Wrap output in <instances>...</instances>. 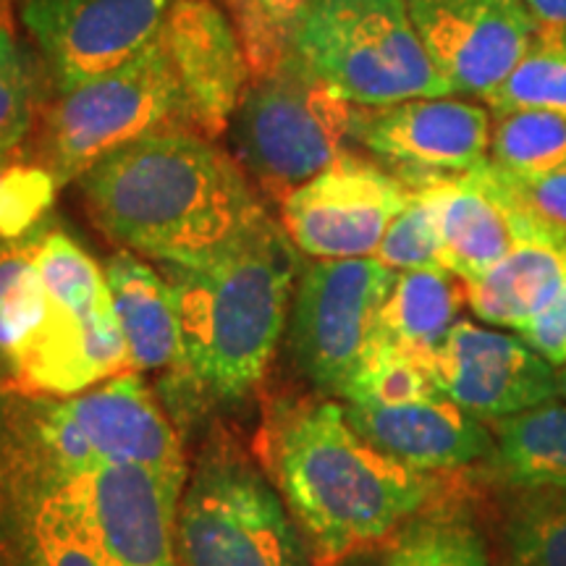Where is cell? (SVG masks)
Listing matches in <instances>:
<instances>
[{
	"instance_id": "obj_1",
	"label": "cell",
	"mask_w": 566,
	"mask_h": 566,
	"mask_svg": "<svg viewBox=\"0 0 566 566\" xmlns=\"http://www.w3.org/2000/svg\"><path fill=\"white\" fill-rule=\"evenodd\" d=\"M300 254L283 223L265 216L202 263L160 265L184 344L179 373L160 384V396L179 422L237 412L260 391L286 334Z\"/></svg>"
},
{
	"instance_id": "obj_2",
	"label": "cell",
	"mask_w": 566,
	"mask_h": 566,
	"mask_svg": "<svg viewBox=\"0 0 566 566\" xmlns=\"http://www.w3.org/2000/svg\"><path fill=\"white\" fill-rule=\"evenodd\" d=\"M260 462L307 535L317 566L380 548L396 530L454 491V475L396 462L354 430L344 401L281 396L260 428Z\"/></svg>"
},
{
	"instance_id": "obj_3",
	"label": "cell",
	"mask_w": 566,
	"mask_h": 566,
	"mask_svg": "<svg viewBox=\"0 0 566 566\" xmlns=\"http://www.w3.org/2000/svg\"><path fill=\"white\" fill-rule=\"evenodd\" d=\"M92 221L113 244L158 265H192L271 212L239 163L195 132L153 134L82 176Z\"/></svg>"
},
{
	"instance_id": "obj_4",
	"label": "cell",
	"mask_w": 566,
	"mask_h": 566,
	"mask_svg": "<svg viewBox=\"0 0 566 566\" xmlns=\"http://www.w3.org/2000/svg\"><path fill=\"white\" fill-rule=\"evenodd\" d=\"M176 551L181 566H317L263 462L223 422L189 462Z\"/></svg>"
},
{
	"instance_id": "obj_5",
	"label": "cell",
	"mask_w": 566,
	"mask_h": 566,
	"mask_svg": "<svg viewBox=\"0 0 566 566\" xmlns=\"http://www.w3.org/2000/svg\"><path fill=\"white\" fill-rule=\"evenodd\" d=\"M292 55L357 108L451 95L417 38L407 0H313L296 24Z\"/></svg>"
},
{
	"instance_id": "obj_6",
	"label": "cell",
	"mask_w": 566,
	"mask_h": 566,
	"mask_svg": "<svg viewBox=\"0 0 566 566\" xmlns=\"http://www.w3.org/2000/svg\"><path fill=\"white\" fill-rule=\"evenodd\" d=\"M168 132H195V122L171 55L158 38L108 74L59 92L42 122V166L63 187L111 153Z\"/></svg>"
},
{
	"instance_id": "obj_7",
	"label": "cell",
	"mask_w": 566,
	"mask_h": 566,
	"mask_svg": "<svg viewBox=\"0 0 566 566\" xmlns=\"http://www.w3.org/2000/svg\"><path fill=\"white\" fill-rule=\"evenodd\" d=\"M354 113L357 105L289 55L279 71L247 84L229 126L233 160L283 202L344 153Z\"/></svg>"
},
{
	"instance_id": "obj_8",
	"label": "cell",
	"mask_w": 566,
	"mask_h": 566,
	"mask_svg": "<svg viewBox=\"0 0 566 566\" xmlns=\"http://www.w3.org/2000/svg\"><path fill=\"white\" fill-rule=\"evenodd\" d=\"M396 273L375 258L302 265L286 323L289 357L315 394L342 399L365 365Z\"/></svg>"
},
{
	"instance_id": "obj_9",
	"label": "cell",
	"mask_w": 566,
	"mask_h": 566,
	"mask_svg": "<svg viewBox=\"0 0 566 566\" xmlns=\"http://www.w3.org/2000/svg\"><path fill=\"white\" fill-rule=\"evenodd\" d=\"M38 467L101 566H181L176 516L187 483L134 464H97L74 475Z\"/></svg>"
},
{
	"instance_id": "obj_10",
	"label": "cell",
	"mask_w": 566,
	"mask_h": 566,
	"mask_svg": "<svg viewBox=\"0 0 566 566\" xmlns=\"http://www.w3.org/2000/svg\"><path fill=\"white\" fill-rule=\"evenodd\" d=\"M412 187L375 163L342 153L281 202L283 229L304 258H375Z\"/></svg>"
},
{
	"instance_id": "obj_11",
	"label": "cell",
	"mask_w": 566,
	"mask_h": 566,
	"mask_svg": "<svg viewBox=\"0 0 566 566\" xmlns=\"http://www.w3.org/2000/svg\"><path fill=\"white\" fill-rule=\"evenodd\" d=\"M176 0H21L55 90L118 69L160 38Z\"/></svg>"
},
{
	"instance_id": "obj_12",
	"label": "cell",
	"mask_w": 566,
	"mask_h": 566,
	"mask_svg": "<svg viewBox=\"0 0 566 566\" xmlns=\"http://www.w3.org/2000/svg\"><path fill=\"white\" fill-rule=\"evenodd\" d=\"M417 38L451 95L483 97L537 38L525 0H407Z\"/></svg>"
},
{
	"instance_id": "obj_13",
	"label": "cell",
	"mask_w": 566,
	"mask_h": 566,
	"mask_svg": "<svg viewBox=\"0 0 566 566\" xmlns=\"http://www.w3.org/2000/svg\"><path fill=\"white\" fill-rule=\"evenodd\" d=\"M438 394L493 422L562 399L558 370L516 334L459 321L433 354Z\"/></svg>"
},
{
	"instance_id": "obj_14",
	"label": "cell",
	"mask_w": 566,
	"mask_h": 566,
	"mask_svg": "<svg viewBox=\"0 0 566 566\" xmlns=\"http://www.w3.org/2000/svg\"><path fill=\"white\" fill-rule=\"evenodd\" d=\"M491 113L464 97H415L357 108L352 137L399 168L407 184L467 174L491 158Z\"/></svg>"
},
{
	"instance_id": "obj_15",
	"label": "cell",
	"mask_w": 566,
	"mask_h": 566,
	"mask_svg": "<svg viewBox=\"0 0 566 566\" xmlns=\"http://www.w3.org/2000/svg\"><path fill=\"white\" fill-rule=\"evenodd\" d=\"M97 464H134L187 483L189 462L171 415L142 373H124L61 399Z\"/></svg>"
},
{
	"instance_id": "obj_16",
	"label": "cell",
	"mask_w": 566,
	"mask_h": 566,
	"mask_svg": "<svg viewBox=\"0 0 566 566\" xmlns=\"http://www.w3.org/2000/svg\"><path fill=\"white\" fill-rule=\"evenodd\" d=\"M160 40L187 92L195 132L221 137L252 80L229 13L216 0H176Z\"/></svg>"
},
{
	"instance_id": "obj_17",
	"label": "cell",
	"mask_w": 566,
	"mask_h": 566,
	"mask_svg": "<svg viewBox=\"0 0 566 566\" xmlns=\"http://www.w3.org/2000/svg\"><path fill=\"white\" fill-rule=\"evenodd\" d=\"M365 441L396 462L428 475H464L493 457L488 422L433 394L409 405H344Z\"/></svg>"
},
{
	"instance_id": "obj_18",
	"label": "cell",
	"mask_w": 566,
	"mask_h": 566,
	"mask_svg": "<svg viewBox=\"0 0 566 566\" xmlns=\"http://www.w3.org/2000/svg\"><path fill=\"white\" fill-rule=\"evenodd\" d=\"M409 187L424 189L441 229L443 268L464 283L480 279L512 247L543 226L530 221L495 179L491 163L467 174L430 176Z\"/></svg>"
},
{
	"instance_id": "obj_19",
	"label": "cell",
	"mask_w": 566,
	"mask_h": 566,
	"mask_svg": "<svg viewBox=\"0 0 566 566\" xmlns=\"http://www.w3.org/2000/svg\"><path fill=\"white\" fill-rule=\"evenodd\" d=\"M0 546L13 566H101L40 467L11 443L0 451Z\"/></svg>"
},
{
	"instance_id": "obj_20",
	"label": "cell",
	"mask_w": 566,
	"mask_h": 566,
	"mask_svg": "<svg viewBox=\"0 0 566 566\" xmlns=\"http://www.w3.org/2000/svg\"><path fill=\"white\" fill-rule=\"evenodd\" d=\"M103 271L132 367L137 373H158L166 384L179 373L184 357L181 323L171 283L126 250L105 260Z\"/></svg>"
},
{
	"instance_id": "obj_21",
	"label": "cell",
	"mask_w": 566,
	"mask_h": 566,
	"mask_svg": "<svg viewBox=\"0 0 566 566\" xmlns=\"http://www.w3.org/2000/svg\"><path fill=\"white\" fill-rule=\"evenodd\" d=\"M566 279V237L537 229L480 279L464 283L467 307L480 323L516 331L541 313Z\"/></svg>"
},
{
	"instance_id": "obj_22",
	"label": "cell",
	"mask_w": 566,
	"mask_h": 566,
	"mask_svg": "<svg viewBox=\"0 0 566 566\" xmlns=\"http://www.w3.org/2000/svg\"><path fill=\"white\" fill-rule=\"evenodd\" d=\"M493 430V457L475 475L493 491L566 485V401L488 422Z\"/></svg>"
},
{
	"instance_id": "obj_23",
	"label": "cell",
	"mask_w": 566,
	"mask_h": 566,
	"mask_svg": "<svg viewBox=\"0 0 566 566\" xmlns=\"http://www.w3.org/2000/svg\"><path fill=\"white\" fill-rule=\"evenodd\" d=\"M464 307V281L454 273L443 268L396 273L391 294L378 315L375 344L433 359L449 331L462 321Z\"/></svg>"
},
{
	"instance_id": "obj_24",
	"label": "cell",
	"mask_w": 566,
	"mask_h": 566,
	"mask_svg": "<svg viewBox=\"0 0 566 566\" xmlns=\"http://www.w3.org/2000/svg\"><path fill=\"white\" fill-rule=\"evenodd\" d=\"M472 472L441 501L407 520L380 546L386 566H493L472 495L464 493Z\"/></svg>"
},
{
	"instance_id": "obj_25",
	"label": "cell",
	"mask_w": 566,
	"mask_h": 566,
	"mask_svg": "<svg viewBox=\"0 0 566 566\" xmlns=\"http://www.w3.org/2000/svg\"><path fill=\"white\" fill-rule=\"evenodd\" d=\"M51 294L30 244H0V394H17L24 367L45 336Z\"/></svg>"
},
{
	"instance_id": "obj_26",
	"label": "cell",
	"mask_w": 566,
	"mask_h": 566,
	"mask_svg": "<svg viewBox=\"0 0 566 566\" xmlns=\"http://www.w3.org/2000/svg\"><path fill=\"white\" fill-rule=\"evenodd\" d=\"M499 564L566 566V485L495 491Z\"/></svg>"
},
{
	"instance_id": "obj_27",
	"label": "cell",
	"mask_w": 566,
	"mask_h": 566,
	"mask_svg": "<svg viewBox=\"0 0 566 566\" xmlns=\"http://www.w3.org/2000/svg\"><path fill=\"white\" fill-rule=\"evenodd\" d=\"M27 244L48 294L55 302L82 317H97L113 310L105 271L66 231L51 229L45 223L27 239Z\"/></svg>"
},
{
	"instance_id": "obj_28",
	"label": "cell",
	"mask_w": 566,
	"mask_h": 566,
	"mask_svg": "<svg viewBox=\"0 0 566 566\" xmlns=\"http://www.w3.org/2000/svg\"><path fill=\"white\" fill-rule=\"evenodd\" d=\"M493 116L546 111L566 116V32L543 30L499 87L483 97Z\"/></svg>"
},
{
	"instance_id": "obj_29",
	"label": "cell",
	"mask_w": 566,
	"mask_h": 566,
	"mask_svg": "<svg viewBox=\"0 0 566 566\" xmlns=\"http://www.w3.org/2000/svg\"><path fill=\"white\" fill-rule=\"evenodd\" d=\"M488 160L506 174H546L566 168V116L546 111L495 116Z\"/></svg>"
},
{
	"instance_id": "obj_30",
	"label": "cell",
	"mask_w": 566,
	"mask_h": 566,
	"mask_svg": "<svg viewBox=\"0 0 566 566\" xmlns=\"http://www.w3.org/2000/svg\"><path fill=\"white\" fill-rule=\"evenodd\" d=\"M237 27L252 80L268 76L292 55L294 32L313 0H221Z\"/></svg>"
},
{
	"instance_id": "obj_31",
	"label": "cell",
	"mask_w": 566,
	"mask_h": 566,
	"mask_svg": "<svg viewBox=\"0 0 566 566\" xmlns=\"http://www.w3.org/2000/svg\"><path fill=\"white\" fill-rule=\"evenodd\" d=\"M430 363L433 359L373 342L365 365L344 396V405H409L428 399L438 394Z\"/></svg>"
},
{
	"instance_id": "obj_32",
	"label": "cell",
	"mask_w": 566,
	"mask_h": 566,
	"mask_svg": "<svg viewBox=\"0 0 566 566\" xmlns=\"http://www.w3.org/2000/svg\"><path fill=\"white\" fill-rule=\"evenodd\" d=\"M61 184L45 166L3 163L0 171V244H17L48 223Z\"/></svg>"
},
{
	"instance_id": "obj_33",
	"label": "cell",
	"mask_w": 566,
	"mask_h": 566,
	"mask_svg": "<svg viewBox=\"0 0 566 566\" xmlns=\"http://www.w3.org/2000/svg\"><path fill=\"white\" fill-rule=\"evenodd\" d=\"M375 260H380L394 273L405 271H433L443 268V244L438 216L424 189L412 187V200L394 223L388 226ZM446 271V268H443Z\"/></svg>"
},
{
	"instance_id": "obj_34",
	"label": "cell",
	"mask_w": 566,
	"mask_h": 566,
	"mask_svg": "<svg viewBox=\"0 0 566 566\" xmlns=\"http://www.w3.org/2000/svg\"><path fill=\"white\" fill-rule=\"evenodd\" d=\"M38 108V69L9 24H0V158L27 137Z\"/></svg>"
},
{
	"instance_id": "obj_35",
	"label": "cell",
	"mask_w": 566,
	"mask_h": 566,
	"mask_svg": "<svg viewBox=\"0 0 566 566\" xmlns=\"http://www.w3.org/2000/svg\"><path fill=\"white\" fill-rule=\"evenodd\" d=\"M491 168L516 210L525 212L530 221L543 229L566 237V168L546 174H506L493 163Z\"/></svg>"
},
{
	"instance_id": "obj_36",
	"label": "cell",
	"mask_w": 566,
	"mask_h": 566,
	"mask_svg": "<svg viewBox=\"0 0 566 566\" xmlns=\"http://www.w3.org/2000/svg\"><path fill=\"white\" fill-rule=\"evenodd\" d=\"M516 336L533 346L541 357H546L556 370L566 365V279L558 286L554 300L527 325H522Z\"/></svg>"
},
{
	"instance_id": "obj_37",
	"label": "cell",
	"mask_w": 566,
	"mask_h": 566,
	"mask_svg": "<svg viewBox=\"0 0 566 566\" xmlns=\"http://www.w3.org/2000/svg\"><path fill=\"white\" fill-rule=\"evenodd\" d=\"M537 27L566 32V0H525Z\"/></svg>"
},
{
	"instance_id": "obj_38",
	"label": "cell",
	"mask_w": 566,
	"mask_h": 566,
	"mask_svg": "<svg viewBox=\"0 0 566 566\" xmlns=\"http://www.w3.org/2000/svg\"><path fill=\"white\" fill-rule=\"evenodd\" d=\"M321 566H386L384 556H380V548H365V551H354V554H346L336 562L321 564Z\"/></svg>"
},
{
	"instance_id": "obj_39",
	"label": "cell",
	"mask_w": 566,
	"mask_h": 566,
	"mask_svg": "<svg viewBox=\"0 0 566 566\" xmlns=\"http://www.w3.org/2000/svg\"><path fill=\"white\" fill-rule=\"evenodd\" d=\"M558 384H562V399L566 401V365L558 367Z\"/></svg>"
},
{
	"instance_id": "obj_40",
	"label": "cell",
	"mask_w": 566,
	"mask_h": 566,
	"mask_svg": "<svg viewBox=\"0 0 566 566\" xmlns=\"http://www.w3.org/2000/svg\"><path fill=\"white\" fill-rule=\"evenodd\" d=\"M0 566H13L11 564V558L6 556V551H3V546H0Z\"/></svg>"
},
{
	"instance_id": "obj_41",
	"label": "cell",
	"mask_w": 566,
	"mask_h": 566,
	"mask_svg": "<svg viewBox=\"0 0 566 566\" xmlns=\"http://www.w3.org/2000/svg\"><path fill=\"white\" fill-rule=\"evenodd\" d=\"M3 163H6V158H0V171H3Z\"/></svg>"
},
{
	"instance_id": "obj_42",
	"label": "cell",
	"mask_w": 566,
	"mask_h": 566,
	"mask_svg": "<svg viewBox=\"0 0 566 566\" xmlns=\"http://www.w3.org/2000/svg\"><path fill=\"white\" fill-rule=\"evenodd\" d=\"M493 566H504V564H499V562H495V558H493Z\"/></svg>"
}]
</instances>
